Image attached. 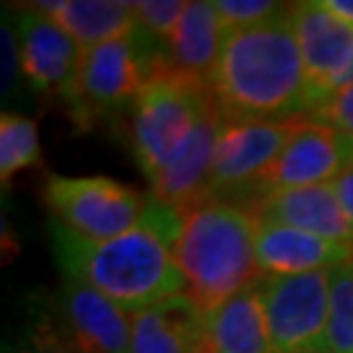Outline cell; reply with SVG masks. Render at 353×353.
I'll return each mask as SVG.
<instances>
[{
	"label": "cell",
	"mask_w": 353,
	"mask_h": 353,
	"mask_svg": "<svg viewBox=\"0 0 353 353\" xmlns=\"http://www.w3.org/2000/svg\"><path fill=\"white\" fill-rule=\"evenodd\" d=\"M181 212L154 202L134 230L110 241H89L50 220L52 249L63 278H76L100 290L128 314L186 293L176 265V236Z\"/></svg>",
	"instance_id": "cell-1"
},
{
	"label": "cell",
	"mask_w": 353,
	"mask_h": 353,
	"mask_svg": "<svg viewBox=\"0 0 353 353\" xmlns=\"http://www.w3.org/2000/svg\"><path fill=\"white\" fill-rule=\"evenodd\" d=\"M207 84L225 121H290L309 113L290 8L262 26L228 34Z\"/></svg>",
	"instance_id": "cell-2"
},
{
	"label": "cell",
	"mask_w": 353,
	"mask_h": 353,
	"mask_svg": "<svg viewBox=\"0 0 353 353\" xmlns=\"http://www.w3.org/2000/svg\"><path fill=\"white\" fill-rule=\"evenodd\" d=\"M173 252L186 293L207 314L262 278L256 265V214L243 204L204 199L181 210Z\"/></svg>",
	"instance_id": "cell-3"
},
{
	"label": "cell",
	"mask_w": 353,
	"mask_h": 353,
	"mask_svg": "<svg viewBox=\"0 0 353 353\" xmlns=\"http://www.w3.org/2000/svg\"><path fill=\"white\" fill-rule=\"evenodd\" d=\"M214 105L217 100L204 79L178 71L168 58L154 65L128 118L131 152L150 183L191 139Z\"/></svg>",
	"instance_id": "cell-4"
},
{
	"label": "cell",
	"mask_w": 353,
	"mask_h": 353,
	"mask_svg": "<svg viewBox=\"0 0 353 353\" xmlns=\"http://www.w3.org/2000/svg\"><path fill=\"white\" fill-rule=\"evenodd\" d=\"M152 37L139 26L128 37L84 50L79 76L63 100L76 121H94L97 115L134 105L154 65L165 55L152 52Z\"/></svg>",
	"instance_id": "cell-5"
},
{
	"label": "cell",
	"mask_w": 353,
	"mask_h": 353,
	"mask_svg": "<svg viewBox=\"0 0 353 353\" xmlns=\"http://www.w3.org/2000/svg\"><path fill=\"white\" fill-rule=\"evenodd\" d=\"M42 199L55 223L89 241L134 230L150 207V194L105 176H48Z\"/></svg>",
	"instance_id": "cell-6"
},
{
	"label": "cell",
	"mask_w": 353,
	"mask_h": 353,
	"mask_svg": "<svg viewBox=\"0 0 353 353\" xmlns=\"http://www.w3.org/2000/svg\"><path fill=\"white\" fill-rule=\"evenodd\" d=\"M299 118L290 121H225L214 150L210 199L252 210L288 144Z\"/></svg>",
	"instance_id": "cell-7"
},
{
	"label": "cell",
	"mask_w": 353,
	"mask_h": 353,
	"mask_svg": "<svg viewBox=\"0 0 353 353\" xmlns=\"http://www.w3.org/2000/svg\"><path fill=\"white\" fill-rule=\"evenodd\" d=\"M256 290L275 353H325L332 270L262 275L256 280Z\"/></svg>",
	"instance_id": "cell-8"
},
{
	"label": "cell",
	"mask_w": 353,
	"mask_h": 353,
	"mask_svg": "<svg viewBox=\"0 0 353 353\" xmlns=\"http://www.w3.org/2000/svg\"><path fill=\"white\" fill-rule=\"evenodd\" d=\"M50 316L74 353L131 351V314L81 280H63Z\"/></svg>",
	"instance_id": "cell-9"
},
{
	"label": "cell",
	"mask_w": 353,
	"mask_h": 353,
	"mask_svg": "<svg viewBox=\"0 0 353 353\" xmlns=\"http://www.w3.org/2000/svg\"><path fill=\"white\" fill-rule=\"evenodd\" d=\"M290 24L299 39V50H301L306 92H309V113H312L338 89L343 71L351 63L353 26L335 19L322 6V0L293 3Z\"/></svg>",
	"instance_id": "cell-10"
},
{
	"label": "cell",
	"mask_w": 353,
	"mask_h": 353,
	"mask_svg": "<svg viewBox=\"0 0 353 353\" xmlns=\"http://www.w3.org/2000/svg\"><path fill=\"white\" fill-rule=\"evenodd\" d=\"M16 42L21 58V76L37 92H50L65 97L74 87L79 65L84 58L81 45L50 16L39 13L34 6L13 8Z\"/></svg>",
	"instance_id": "cell-11"
},
{
	"label": "cell",
	"mask_w": 353,
	"mask_h": 353,
	"mask_svg": "<svg viewBox=\"0 0 353 353\" xmlns=\"http://www.w3.org/2000/svg\"><path fill=\"white\" fill-rule=\"evenodd\" d=\"M351 165L353 141H348L341 131L325 126V123L299 118L285 150L267 178L265 196L275 194V191L332 183Z\"/></svg>",
	"instance_id": "cell-12"
},
{
	"label": "cell",
	"mask_w": 353,
	"mask_h": 353,
	"mask_svg": "<svg viewBox=\"0 0 353 353\" xmlns=\"http://www.w3.org/2000/svg\"><path fill=\"white\" fill-rule=\"evenodd\" d=\"M223 123H225V115L214 105L210 115L191 134V139L150 183V196L154 202L168 204L181 212V210H189L194 204L210 199L214 150H217Z\"/></svg>",
	"instance_id": "cell-13"
},
{
	"label": "cell",
	"mask_w": 353,
	"mask_h": 353,
	"mask_svg": "<svg viewBox=\"0 0 353 353\" xmlns=\"http://www.w3.org/2000/svg\"><path fill=\"white\" fill-rule=\"evenodd\" d=\"M353 262V246L319 239L306 230L256 220V265L262 275H303Z\"/></svg>",
	"instance_id": "cell-14"
},
{
	"label": "cell",
	"mask_w": 353,
	"mask_h": 353,
	"mask_svg": "<svg viewBox=\"0 0 353 353\" xmlns=\"http://www.w3.org/2000/svg\"><path fill=\"white\" fill-rule=\"evenodd\" d=\"M128 353H207V312L181 293L131 316Z\"/></svg>",
	"instance_id": "cell-15"
},
{
	"label": "cell",
	"mask_w": 353,
	"mask_h": 353,
	"mask_svg": "<svg viewBox=\"0 0 353 353\" xmlns=\"http://www.w3.org/2000/svg\"><path fill=\"white\" fill-rule=\"evenodd\" d=\"M252 210L256 220L299 228L319 239L353 246V228L343 212L332 183L275 191V194H267L265 199H259Z\"/></svg>",
	"instance_id": "cell-16"
},
{
	"label": "cell",
	"mask_w": 353,
	"mask_h": 353,
	"mask_svg": "<svg viewBox=\"0 0 353 353\" xmlns=\"http://www.w3.org/2000/svg\"><path fill=\"white\" fill-rule=\"evenodd\" d=\"M39 13L50 16L71 37L81 45V50L97 48L113 39L128 37L137 32L134 3L115 0H39L32 3Z\"/></svg>",
	"instance_id": "cell-17"
},
{
	"label": "cell",
	"mask_w": 353,
	"mask_h": 353,
	"mask_svg": "<svg viewBox=\"0 0 353 353\" xmlns=\"http://www.w3.org/2000/svg\"><path fill=\"white\" fill-rule=\"evenodd\" d=\"M207 353H275L256 283L207 314Z\"/></svg>",
	"instance_id": "cell-18"
},
{
	"label": "cell",
	"mask_w": 353,
	"mask_h": 353,
	"mask_svg": "<svg viewBox=\"0 0 353 353\" xmlns=\"http://www.w3.org/2000/svg\"><path fill=\"white\" fill-rule=\"evenodd\" d=\"M225 37L228 32L220 24L214 3L191 0L186 3L176 34L168 42V61L183 74L210 81Z\"/></svg>",
	"instance_id": "cell-19"
},
{
	"label": "cell",
	"mask_w": 353,
	"mask_h": 353,
	"mask_svg": "<svg viewBox=\"0 0 353 353\" xmlns=\"http://www.w3.org/2000/svg\"><path fill=\"white\" fill-rule=\"evenodd\" d=\"M42 165L37 121L21 113L0 115V178L8 183L16 173Z\"/></svg>",
	"instance_id": "cell-20"
},
{
	"label": "cell",
	"mask_w": 353,
	"mask_h": 353,
	"mask_svg": "<svg viewBox=\"0 0 353 353\" xmlns=\"http://www.w3.org/2000/svg\"><path fill=\"white\" fill-rule=\"evenodd\" d=\"M325 353H353V262L332 270Z\"/></svg>",
	"instance_id": "cell-21"
},
{
	"label": "cell",
	"mask_w": 353,
	"mask_h": 353,
	"mask_svg": "<svg viewBox=\"0 0 353 353\" xmlns=\"http://www.w3.org/2000/svg\"><path fill=\"white\" fill-rule=\"evenodd\" d=\"M214 11L220 16V24L228 34L262 26L272 19H278L290 6L272 3V0H212Z\"/></svg>",
	"instance_id": "cell-22"
},
{
	"label": "cell",
	"mask_w": 353,
	"mask_h": 353,
	"mask_svg": "<svg viewBox=\"0 0 353 353\" xmlns=\"http://www.w3.org/2000/svg\"><path fill=\"white\" fill-rule=\"evenodd\" d=\"M183 11H186L183 0H139V3H134V16H137L139 29L165 45L176 34Z\"/></svg>",
	"instance_id": "cell-23"
},
{
	"label": "cell",
	"mask_w": 353,
	"mask_h": 353,
	"mask_svg": "<svg viewBox=\"0 0 353 353\" xmlns=\"http://www.w3.org/2000/svg\"><path fill=\"white\" fill-rule=\"evenodd\" d=\"M303 118L335 128L348 141H353V87H343L338 92H332L316 110H312Z\"/></svg>",
	"instance_id": "cell-24"
},
{
	"label": "cell",
	"mask_w": 353,
	"mask_h": 353,
	"mask_svg": "<svg viewBox=\"0 0 353 353\" xmlns=\"http://www.w3.org/2000/svg\"><path fill=\"white\" fill-rule=\"evenodd\" d=\"M13 353H74L68 343L61 338L50 314H39L29 322L24 338Z\"/></svg>",
	"instance_id": "cell-25"
},
{
	"label": "cell",
	"mask_w": 353,
	"mask_h": 353,
	"mask_svg": "<svg viewBox=\"0 0 353 353\" xmlns=\"http://www.w3.org/2000/svg\"><path fill=\"white\" fill-rule=\"evenodd\" d=\"M21 74V58H19V42L16 29L8 26V16L3 21V92L8 94L16 87V76Z\"/></svg>",
	"instance_id": "cell-26"
},
{
	"label": "cell",
	"mask_w": 353,
	"mask_h": 353,
	"mask_svg": "<svg viewBox=\"0 0 353 353\" xmlns=\"http://www.w3.org/2000/svg\"><path fill=\"white\" fill-rule=\"evenodd\" d=\"M332 189L338 194V202H341L343 212H345V217H348V223L353 228V165L332 181Z\"/></svg>",
	"instance_id": "cell-27"
},
{
	"label": "cell",
	"mask_w": 353,
	"mask_h": 353,
	"mask_svg": "<svg viewBox=\"0 0 353 353\" xmlns=\"http://www.w3.org/2000/svg\"><path fill=\"white\" fill-rule=\"evenodd\" d=\"M322 6L343 24L353 26V0H322Z\"/></svg>",
	"instance_id": "cell-28"
},
{
	"label": "cell",
	"mask_w": 353,
	"mask_h": 353,
	"mask_svg": "<svg viewBox=\"0 0 353 353\" xmlns=\"http://www.w3.org/2000/svg\"><path fill=\"white\" fill-rule=\"evenodd\" d=\"M343 87H353V58H351V63H348V68L343 71L341 81H338V89H343ZM338 89H335V92H338Z\"/></svg>",
	"instance_id": "cell-29"
}]
</instances>
